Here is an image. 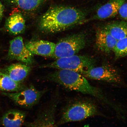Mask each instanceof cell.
<instances>
[{
	"mask_svg": "<svg viewBox=\"0 0 127 127\" xmlns=\"http://www.w3.org/2000/svg\"><path fill=\"white\" fill-rule=\"evenodd\" d=\"M86 14L72 7L57 6L49 9L41 17L40 31L47 34L64 31L85 21Z\"/></svg>",
	"mask_w": 127,
	"mask_h": 127,
	"instance_id": "obj_1",
	"label": "cell"
},
{
	"mask_svg": "<svg viewBox=\"0 0 127 127\" xmlns=\"http://www.w3.org/2000/svg\"><path fill=\"white\" fill-rule=\"evenodd\" d=\"M86 42V35L83 32L62 38L56 44L52 57L57 59L76 55L85 48Z\"/></svg>",
	"mask_w": 127,
	"mask_h": 127,
	"instance_id": "obj_5",
	"label": "cell"
},
{
	"mask_svg": "<svg viewBox=\"0 0 127 127\" xmlns=\"http://www.w3.org/2000/svg\"><path fill=\"white\" fill-rule=\"evenodd\" d=\"M99 115L95 104L91 101L80 100L68 105L64 109L58 125L69 122L81 121Z\"/></svg>",
	"mask_w": 127,
	"mask_h": 127,
	"instance_id": "obj_3",
	"label": "cell"
},
{
	"mask_svg": "<svg viewBox=\"0 0 127 127\" xmlns=\"http://www.w3.org/2000/svg\"><path fill=\"white\" fill-rule=\"evenodd\" d=\"M126 1L109 0L98 9L92 20H104L115 17L118 14L120 8Z\"/></svg>",
	"mask_w": 127,
	"mask_h": 127,
	"instance_id": "obj_10",
	"label": "cell"
},
{
	"mask_svg": "<svg viewBox=\"0 0 127 127\" xmlns=\"http://www.w3.org/2000/svg\"><path fill=\"white\" fill-rule=\"evenodd\" d=\"M26 114L16 109L9 110L5 114L1 121L4 127H21L24 123Z\"/></svg>",
	"mask_w": 127,
	"mask_h": 127,
	"instance_id": "obj_14",
	"label": "cell"
},
{
	"mask_svg": "<svg viewBox=\"0 0 127 127\" xmlns=\"http://www.w3.org/2000/svg\"><path fill=\"white\" fill-rule=\"evenodd\" d=\"M31 70V67L28 65L16 63L7 66L3 71L12 80L18 83H22Z\"/></svg>",
	"mask_w": 127,
	"mask_h": 127,
	"instance_id": "obj_13",
	"label": "cell"
},
{
	"mask_svg": "<svg viewBox=\"0 0 127 127\" xmlns=\"http://www.w3.org/2000/svg\"><path fill=\"white\" fill-rule=\"evenodd\" d=\"M102 28L117 41L127 37V23L124 21L110 22Z\"/></svg>",
	"mask_w": 127,
	"mask_h": 127,
	"instance_id": "obj_17",
	"label": "cell"
},
{
	"mask_svg": "<svg viewBox=\"0 0 127 127\" xmlns=\"http://www.w3.org/2000/svg\"><path fill=\"white\" fill-rule=\"evenodd\" d=\"M4 13L3 6L0 1V20L2 18Z\"/></svg>",
	"mask_w": 127,
	"mask_h": 127,
	"instance_id": "obj_21",
	"label": "cell"
},
{
	"mask_svg": "<svg viewBox=\"0 0 127 127\" xmlns=\"http://www.w3.org/2000/svg\"><path fill=\"white\" fill-rule=\"evenodd\" d=\"M113 52L117 59L127 56V37L117 41Z\"/></svg>",
	"mask_w": 127,
	"mask_h": 127,
	"instance_id": "obj_19",
	"label": "cell"
},
{
	"mask_svg": "<svg viewBox=\"0 0 127 127\" xmlns=\"http://www.w3.org/2000/svg\"><path fill=\"white\" fill-rule=\"evenodd\" d=\"M48 78L67 89L91 95L99 100L104 97L100 89L90 85L83 75L76 71L59 69L49 75Z\"/></svg>",
	"mask_w": 127,
	"mask_h": 127,
	"instance_id": "obj_2",
	"label": "cell"
},
{
	"mask_svg": "<svg viewBox=\"0 0 127 127\" xmlns=\"http://www.w3.org/2000/svg\"><path fill=\"white\" fill-rule=\"evenodd\" d=\"M8 57L9 59L29 64H32L34 62L33 55L27 48L23 38L20 36L10 41Z\"/></svg>",
	"mask_w": 127,
	"mask_h": 127,
	"instance_id": "obj_9",
	"label": "cell"
},
{
	"mask_svg": "<svg viewBox=\"0 0 127 127\" xmlns=\"http://www.w3.org/2000/svg\"><path fill=\"white\" fill-rule=\"evenodd\" d=\"M94 80L104 81L109 83L120 84L122 82V78L117 70L108 64L92 68L83 75Z\"/></svg>",
	"mask_w": 127,
	"mask_h": 127,
	"instance_id": "obj_8",
	"label": "cell"
},
{
	"mask_svg": "<svg viewBox=\"0 0 127 127\" xmlns=\"http://www.w3.org/2000/svg\"><path fill=\"white\" fill-rule=\"evenodd\" d=\"M22 10L32 11L36 10L43 2L44 0H10Z\"/></svg>",
	"mask_w": 127,
	"mask_h": 127,
	"instance_id": "obj_18",
	"label": "cell"
},
{
	"mask_svg": "<svg viewBox=\"0 0 127 127\" xmlns=\"http://www.w3.org/2000/svg\"><path fill=\"white\" fill-rule=\"evenodd\" d=\"M26 87L22 83L12 80L0 68V91L6 93H15L22 91Z\"/></svg>",
	"mask_w": 127,
	"mask_h": 127,
	"instance_id": "obj_16",
	"label": "cell"
},
{
	"mask_svg": "<svg viewBox=\"0 0 127 127\" xmlns=\"http://www.w3.org/2000/svg\"><path fill=\"white\" fill-rule=\"evenodd\" d=\"M94 59L88 56L74 55L56 59L48 64L43 65L42 68H56L76 71L84 75L95 66Z\"/></svg>",
	"mask_w": 127,
	"mask_h": 127,
	"instance_id": "obj_4",
	"label": "cell"
},
{
	"mask_svg": "<svg viewBox=\"0 0 127 127\" xmlns=\"http://www.w3.org/2000/svg\"><path fill=\"white\" fill-rule=\"evenodd\" d=\"M118 14L121 18L127 23V2H125L122 5Z\"/></svg>",
	"mask_w": 127,
	"mask_h": 127,
	"instance_id": "obj_20",
	"label": "cell"
},
{
	"mask_svg": "<svg viewBox=\"0 0 127 127\" xmlns=\"http://www.w3.org/2000/svg\"><path fill=\"white\" fill-rule=\"evenodd\" d=\"M117 40L103 28L96 31L95 44L100 51L105 54L113 52Z\"/></svg>",
	"mask_w": 127,
	"mask_h": 127,
	"instance_id": "obj_12",
	"label": "cell"
},
{
	"mask_svg": "<svg viewBox=\"0 0 127 127\" xmlns=\"http://www.w3.org/2000/svg\"><path fill=\"white\" fill-rule=\"evenodd\" d=\"M46 92L45 90H37L34 86L30 85L21 91L15 93L2 92V94L11 99L18 106L31 108L37 104Z\"/></svg>",
	"mask_w": 127,
	"mask_h": 127,
	"instance_id": "obj_6",
	"label": "cell"
},
{
	"mask_svg": "<svg viewBox=\"0 0 127 127\" xmlns=\"http://www.w3.org/2000/svg\"><path fill=\"white\" fill-rule=\"evenodd\" d=\"M25 46L33 55L52 57L55 52L56 44L50 41L37 40L28 41Z\"/></svg>",
	"mask_w": 127,
	"mask_h": 127,
	"instance_id": "obj_11",
	"label": "cell"
},
{
	"mask_svg": "<svg viewBox=\"0 0 127 127\" xmlns=\"http://www.w3.org/2000/svg\"><path fill=\"white\" fill-rule=\"evenodd\" d=\"M58 99H54L41 111L33 121L25 123L26 127H58L55 120Z\"/></svg>",
	"mask_w": 127,
	"mask_h": 127,
	"instance_id": "obj_7",
	"label": "cell"
},
{
	"mask_svg": "<svg viewBox=\"0 0 127 127\" xmlns=\"http://www.w3.org/2000/svg\"><path fill=\"white\" fill-rule=\"evenodd\" d=\"M25 20L19 13L12 14L6 21L5 28L10 34L18 35L23 32L25 29Z\"/></svg>",
	"mask_w": 127,
	"mask_h": 127,
	"instance_id": "obj_15",
	"label": "cell"
}]
</instances>
